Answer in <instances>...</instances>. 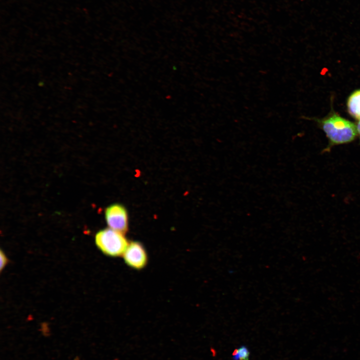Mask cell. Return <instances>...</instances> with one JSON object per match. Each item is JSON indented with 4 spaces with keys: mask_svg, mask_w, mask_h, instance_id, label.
<instances>
[{
    "mask_svg": "<svg viewBox=\"0 0 360 360\" xmlns=\"http://www.w3.org/2000/svg\"><path fill=\"white\" fill-rule=\"evenodd\" d=\"M319 122L331 146L350 142L357 135L356 126L336 114L333 113Z\"/></svg>",
    "mask_w": 360,
    "mask_h": 360,
    "instance_id": "obj_1",
    "label": "cell"
},
{
    "mask_svg": "<svg viewBox=\"0 0 360 360\" xmlns=\"http://www.w3.org/2000/svg\"><path fill=\"white\" fill-rule=\"evenodd\" d=\"M124 234L109 228L102 229L96 234V244L108 256H122L129 244Z\"/></svg>",
    "mask_w": 360,
    "mask_h": 360,
    "instance_id": "obj_2",
    "label": "cell"
},
{
    "mask_svg": "<svg viewBox=\"0 0 360 360\" xmlns=\"http://www.w3.org/2000/svg\"><path fill=\"white\" fill-rule=\"evenodd\" d=\"M122 256L128 267L136 270L144 268L148 262L146 248L138 241L130 242Z\"/></svg>",
    "mask_w": 360,
    "mask_h": 360,
    "instance_id": "obj_3",
    "label": "cell"
},
{
    "mask_svg": "<svg viewBox=\"0 0 360 360\" xmlns=\"http://www.w3.org/2000/svg\"><path fill=\"white\" fill-rule=\"evenodd\" d=\"M104 214L109 228L124 234L126 233L128 229V214L122 205L115 204L108 206Z\"/></svg>",
    "mask_w": 360,
    "mask_h": 360,
    "instance_id": "obj_4",
    "label": "cell"
},
{
    "mask_svg": "<svg viewBox=\"0 0 360 360\" xmlns=\"http://www.w3.org/2000/svg\"><path fill=\"white\" fill-rule=\"evenodd\" d=\"M347 107L348 112L352 117L360 119V90L354 92L349 96Z\"/></svg>",
    "mask_w": 360,
    "mask_h": 360,
    "instance_id": "obj_5",
    "label": "cell"
},
{
    "mask_svg": "<svg viewBox=\"0 0 360 360\" xmlns=\"http://www.w3.org/2000/svg\"><path fill=\"white\" fill-rule=\"evenodd\" d=\"M250 352L245 346H242L234 350L232 354V360H249Z\"/></svg>",
    "mask_w": 360,
    "mask_h": 360,
    "instance_id": "obj_6",
    "label": "cell"
},
{
    "mask_svg": "<svg viewBox=\"0 0 360 360\" xmlns=\"http://www.w3.org/2000/svg\"><path fill=\"white\" fill-rule=\"evenodd\" d=\"M0 270H2L6 266L8 262V258L5 255V254L2 252V251H0Z\"/></svg>",
    "mask_w": 360,
    "mask_h": 360,
    "instance_id": "obj_7",
    "label": "cell"
},
{
    "mask_svg": "<svg viewBox=\"0 0 360 360\" xmlns=\"http://www.w3.org/2000/svg\"><path fill=\"white\" fill-rule=\"evenodd\" d=\"M356 127L357 132L358 134L360 136V119L359 120Z\"/></svg>",
    "mask_w": 360,
    "mask_h": 360,
    "instance_id": "obj_8",
    "label": "cell"
}]
</instances>
